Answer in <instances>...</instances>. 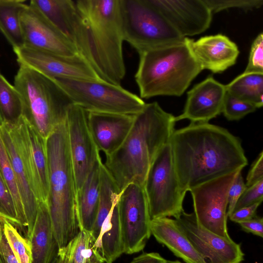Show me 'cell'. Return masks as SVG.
I'll return each instance as SVG.
<instances>
[{
    "mask_svg": "<svg viewBox=\"0 0 263 263\" xmlns=\"http://www.w3.org/2000/svg\"><path fill=\"white\" fill-rule=\"evenodd\" d=\"M170 142L179 181L186 192L248 164L239 138L209 122H191L175 129Z\"/></svg>",
    "mask_w": 263,
    "mask_h": 263,
    "instance_id": "1",
    "label": "cell"
},
{
    "mask_svg": "<svg viewBox=\"0 0 263 263\" xmlns=\"http://www.w3.org/2000/svg\"><path fill=\"white\" fill-rule=\"evenodd\" d=\"M175 117L158 102L146 103L136 115L133 126L121 146L103 163L119 193L129 184L143 185L156 157L170 142Z\"/></svg>",
    "mask_w": 263,
    "mask_h": 263,
    "instance_id": "2",
    "label": "cell"
},
{
    "mask_svg": "<svg viewBox=\"0 0 263 263\" xmlns=\"http://www.w3.org/2000/svg\"><path fill=\"white\" fill-rule=\"evenodd\" d=\"M74 3L83 28V57L101 80L121 85L126 73L121 0H77Z\"/></svg>",
    "mask_w": 263,
    "mask_h": 263,
    "instance_id": "3",
    "label": "cell"
},
{
    "mask_svg": "<svg viewBox=\"0 0 263 263\" xmlns=\"http://www.w3.org/2000/svg\"><path fill=\"white\" fill-rule=\"evenodd\" d=\"M49 163L47 204L53 235L59 250L78 234L76 188L66 125V118L47 138Z\"/></svg>",
    "mask_w": 263,
    "mask_h": 263,
    "instance_id": "4",
    "label": "cell"
},
{
    "mask_svg": "<svg viewBox=\"0 0 263 263\" xmlns=\"http://www.w3.org/2000/svg\"><path fill=\"white\" fill-rule=\"evenodd\" d=\"M135 78L140 97L182 96L203 70L183 40L146 50L139 54Z\"/></svg>",
    "mask_w": 263,
    "mask_h": 263,
    "instance_id": "5",
    "label": "cell"
},
{
    "mask_svg": "<svg viewBox=\"0 0 263 263\" xmlns=\"http://www.w3.org/2000/svg\"><path fill=\"white\" fill-rule=\"evenodd\" d=\"M14 87L21 96L23 114L47 139L66 118L71 100L54 79L28 67L19 65Z\"/></svg>",
    "mask_w": 263,
    "mask_h": 263,
    "instance_id": "6",
    "label": "cell"
},
{
    "mask_svg": "<svg viewBox=\"0 0 263 263\" xmlns=\"http://www.w3.org/2000/svg\"><path fill=\"white\" fill-rule=\"evenodd\" d=\"M124 41L138 54L183 40L148 0H121Z\"/></svg>",
    "mask_w": 263,
    "mask_h": 263,
    "instance_id": "7",
    "label": "cell"
},
{
    "mask_svg": "<svg viewBox=\"0 0 263 263\" xmlns=\"http://www.w3.org/2000/svg\"><path fill=\"white\" fill-rule=\"evenodd\" d=\"M73 104L86 112L136 115L146 103L121 85L102 80L54 79Z\"/></svg>",
    "mask_w": 263,
    "mask_h": 263,
    "instance_id": "8",
    "label": "cell"
},
{
    "mask_svg": "<svg viewBox=\"0 0 263 263\" xmlns=\"http://www.w3.org/2000/svg\"><path fill=\"white\" fill-rule=\"evenodd\" d=\"M152 219L178 217L183 210L186 193L181 187L175 168L170 142L153 162L143 184Z\"/></svg>",
    "mask_w": 263,
    "mask_h": 263,
    "instance_id": "9",
    "label": "cell"
},
{
    "mask_svg": "<svg viewBox=\"0 0 263 263\" xmlns=\"http://www.w3.org/2000/svg\"><path fill=\"white\" fill-rule=\"evenodd\" d=\"M117 204L124 253L139 252L151 235V218L143 185L128 184L119 193Z\"/></svg>",
    "mask_w": 263,
    "mask_h": 263,
    "instance_id": "10",
    "label": "cell"
},
{
    "mask_svg": "<svg viewBox=\"0 0 263 263\" xmlns=\"http://www.w3.org/2000/svg\"><path fill=\"white\" fill-rule=\"evenodd\" d=\"M239 170L203 183L192 189L194 214L198 224L231 240L227 229L228 193Z\"/></svg>",
    "mask_w": 263,
    "mask_h": 263,
    "instance_id": "11",
    "label": "cell"
},
{
    "mask_svg": "<svg viewBox=\"0 0 263 263\" xmlns=\"http://www.w3.org/2000/svg\"><path fill=\"white\" fill-rule=\"evenodd\" d=\"M23 158L30 184L39 204L47 202L49 192V163L47 139L38 132L24 114L15 120Z\"/></svg>",
    "mask_w": 263,
    "mask_h": 263,
    "instance_id": "12",
    "label": "cell"
},
{
    "mask_svg": "<svg viewBox=\"0 0 263 263\" xmlns=\"http://www.w3.org/2000/svg\"><path fill=\"white\" fill-rule=\"evenodd\" d=\"M66 125L77 192L83 184L100 154L89 130L85 110L71 104L67 109Z\"/></svg>",
    "mask_w": 263,
    "mask_h": 263,
    "instance_id": "13",
    "label": "cell"
},
{
    "mask_svg": "<svg viewBox=\"0 0 263 263\" xmlns=\"http://www.w3.org/2000/svg\"><path fill=\"white\" fill-rule=\"evenodd\" d=\"M13 50L19 65L51 78L101 80L88 62L79 53L67 56L25 46Z\"/></svg>",
    "mask_w": 263,
    "mask_h": 263,
    "instance_id": "14",
    "label": "cell"
},
{
    "mask_svg": "<svg viewBox=\"0 0 263 263\" xmlns=\"http://www.w3.org/2000/svg\"><path fill=\"white\" fill-rule=\"evenodd\" d=\"M175 219L206 263H240L243 260L244 254L239 244L199 226L194 212L183 211Z\"/></svg>",
    "mask_w": 263,
    "mask_h": 263,
    "instance_id": "15",
    "label": "cell"
},
{
    "mask_svg": "<svg viewBox=\"0 0 263 263\" xmlns=\"http://www.w3.org/2000/svg\"><path fill=\"white\" fill-rule=\"evenodd\" d=\"M20 21L24 46L67 56L79 53L75 45L32 5L24 7Z\"/></svg>",
    "mask_w": 263,
    "mask_h": 263,
    "instance_id": "16",
    "label": "cell"
},
{
    "mask_svg": "<svg viewBox=\"0 0 263 263\" xmlns=\"http://www.w3.org/2000/svg\"><path fill=\"white\" fill-rule=\"evenodd\" d=\"M183 37L210 27L212 13L203 0H148Z\"/></svg>",
    "mask_w": 263,
    "mask_h": 263,
    "instance_id": "17",
    "label": "cell"
},
{
    "mask_svg": "<svg viewBox=\"0 0 263 263\" xmlns=\"http://www.w3.org/2000/svg\"><path fill=\"white\" fill-rule=\"evenodd\" d=\"M0 133L16 180L27 221V238L28 239L31 235L36 220L38 203L30 184L22 152L19 133L15 121L4 120L0 125Z\"/></svg>",
    "mask_w": 263,
    "mask_h": 263,
    "instance_id": "18",
    "label": "cell"
},
{
    "mask_svg": "<svg viewBox=\"0 0 263 263\" xmlns=\"http://www.w3.org/2000/svg\"><path fill=\"white\" fill-rule=\"evenodd\" d=\"M226 86L212 77L196 84L187 92V99L176 122L187 119L192 123L209 122L222 113Z\"/></svg>",
    "mask_w": 263,
    "mask_h": 263,
    "instance_id": "19",
    "label": "cell"
},
{
    "mask_svg": "<svg viewBox=\"0 0 263 263\" xmlns=\"http://www.w3.org/2000/svg\"><path fill=\"white\" fill-rule=\"evenodd\" d=\"M88 125L95 143L106 157L123 144L135 121L136 115L86 112Z\"/></svg>",
    "mask_w": 263,
    "mask_h": 263,
    "instance_id": "20",
    "label": "cell"
},
{
    "mask_svg": "<svg viewBox=\"0 0 263 263\" xmlns=\"http://www.w3.org/2000/svg\"><path fill=\"white\" fill-rule=\"evenodd\" d=\"M187 42L202 70L215 73L234 65L239 53L237 45L221 34L202 36L196 41L187 37Z\"/></svg>",
    "mask_w": 263,
    "mask_h": 263,
    "instance_id": "21",
    "label": "cell"
},
{
    "mask_svg": "<svg viewBox=\"0 0 263 263\" xmlns=\"http://www.w3.org/2000/svg\"><path fill=\"white\" fill-rule=\"evenodd\" d=\"M151 234L166 246L175 255L187 263H206L175 219L163 217L151 220Z\"/></svg>",
    "mask_w": 263,
    "mask_h": 263,
    "instance_id": "22",
    "label": "cell"
},
{
    "mask_svg": "<svg viewBox=\"0 0 263 263\" xmlns=\"http://www.w3.org/2000/svg\"><path fill=\"white\" fill-rule=\"evenodd\" d=\"M102 162L100 156L81 187L76 192V211L79 229L90 233L99 207Z\"/></svg>",
    "mask_w": 263,
    "mask_h": 263,
    "instance_id": "23",
    "label": "cell"
},
{
    "mask_svg": "<svg viewBox=\"0 0 263 263\" xmlns=\"http://www.w3.org/2000/svg\"><path fill=\"white\" fill-rule=\"evenodd\" d=\"M30 4L74 44L81 27L74 1L31 0Z\"/></svg>",
    "mask_w": 263,
    "mask_h": 263,
    "instance_id": "24",
    "label": "cell"
},
{
    "mask_svg": "<svg viewBox=\"0 0 263 263\" xmlns=\"http://www.w3.org/2000/svg\"><path fill=\"white\" fill-rule=\"evenodd\" d=\"M29 241L31 244V263H51L59 248L54 238L47 202H41L33 229Z\"/></svg>",
    "mask_w": 263,
    "mask_h": 263,
    "instance_id": "25",
    "label": "cell"
},
{
    "mask_svg": "<svg viewBox=\"0 0 263 263\" xmlns=\"http://www.w3.org/2000/svg\"><path fill=\"white\" fill-rule=\"evenodd\" d=\"M26 5L24 1L0 0V31L13 50L24 46L20 14Z\"/></svg>",
    "mask_w": 263,
    "mask_h": 263,
    "instance_id": "26",
    "label": "cell"
},
{
    "mask_svg": "<svg viewBox=\"0 0 263 263\" xmlns=\"http://www.w3.org/2000/svg\"><path fill=\"white\" fill-rule=\"evenodd\" d=\"M231 95L254 105L257 108L263 105V73L243 72L225 85Z\"/></svg>",
    "mask_w": 263,
    "mask_h": 263,
    "instance_id": "27",
    "label": "cell"
},
{
    "mask_svg": "<svg viewBox=\"0 0 263 263\" xmlns=\"http://www.w3.org/2000/svg\"><path fill=\"white\" fill-rule=\"evenodd\" d=\"M0 171L10 193L15 206L17 219L20 222L22 230L25 232L24 228H25L27 232V221L16 180L8 152L1 133Z\"/></svg>",
    "mask_w": 263,
    "mask_h": 263,
    "instance_id": "28",
    "label": "cell"
},
{
    "mask_svg": "<svg viewBox=\"0 0 263 263\" xmlns=\"http://www.w3.org/2000/svg\"><path fill=\"white\" fill-rule=\"evenodd\" d=\"M19 92L0 73V111L4 120L13 121L23 114Z\"/></svg>",
    "mask_w": 263,
    "mask_h": 263,
    "instance_id": "29",
    "label": "cell"
},
{
    "mask_svg": "<svg viewBox=\"0 0 263 263\" xmlns=\"http://www.w3.org/2000/svg\"><path fill=\"white\" fill-rule=\"evenodd\" d=\"M3 233L18 263H31L32 253L30 241L6 220L1 221Z\"/></svg>",
    "mask_w": 263,
    "mask_h": 263,
    "instance_id": "30",
    "label": "cell"
},
{
    "mask_svg": "<svg viewBox=\"0 0 263 263\" xmlns=\"http://www.w3.org/2000/svg\"><path fill=\"white\" fill-rule=\"evenodd\" d=\"M69 245V263H88L98 252L94 248L90 233L85 230H80Z\"/></svg>",
    "mask_w": 263,
    "mask_h": 263,
    "instance_id": "31",
    "label": "cell"
},
{
    "mask_svg": "<svg viewBox=\"0 0 263 263\" xmlns=\"http://www.w3.org/2000/svg\"><path fill=\"white\" fill-rule=\"evenodd\" d=\"M256 109L252 104L238 99L227 92L222 113L228 120L235 121L255 111Z\"/></svg>",
    "mask_w": 263,
    "mask_h": 263,
    "instance_id": "32",
    "label": "cell"
},
{
    "mask_svg": "<svg viewBox=\"0 0 263 263\" xmlns=\"http://www.w3.org/2000/svg\"><path fill=\"white\" fill-rule=\"evenodd\" d=\"M1 221L6 220L16 228L22 230L9 190L0 171Z\"/></svg>",
    "mask_w": 263,
    "mask_h": 263,
    "instance_id": "33",
    "label": "cell"
},
{
    "mask_svg": "<svg viewBox=\"0 0 263 263\" xmlns=\"http://www.w3.org/2000/svg\"><path fill=\"white\" fill-rule=\"evenodd\" d=\"M212 13L231 8H237L246 10L260 8L262 0H203Z\"/></svg>",
    "mask_w": 263,
    "mask_h": 263,
    "instance_id": "34",
    "label": "cell"
},
{
    "mask_svg": "<svg viewBox=\"0 0 263 263\" xmlns=\"http://www.w3.org/2000/svg\"><path fill=\"white\" fill-rule=\"evenodd\" d=\"M244 72L263 73V33H260L253 42L248 63Z\"/></svg>",
    "mask_w": 263,
    "mask_h": 263,
    "instance_id": "35",
    "label": "cell"
},
{
    "mask_svg": "<svg viewBox=\"0 0 263 263\" xmlns=\"http://www.w3.org/2000/svg\"><path fill=\"white\" fill-rule=\"evenodd\" d=\"M262 199L263 179L246 188L238 199L233 212L256 203H261Z\"/></svg>",
    "mask_w": 263,
    "mask_h": 263,
    "instance_id": "36",
    "label": "cell"
},
{
    "mask_svg": "<svg viewBox=\"0 0 263 263\" xmlns=\"http://www.w3.org/2000/svg\"><path fill=\"white\" fill-rule=\"evenodd\" d=\"M241 172L240 171L237 173L229 191L227 210L228 217L233 213L238 199L247 188Z\"/></svg>",
    "mask_w": 263,
    "mask_h": 263,
    "instance_id": "37",
    "label": "cell"
},
{
    "mask_svg": "<svg viewBox=\"0 0 263 263\" xmlns=\"http://www.w3.org/2000/svg\"><path fill=\"white\" fill-rule=\"evenodd\" d=\"M263 179V152L259 154L251 166L246 178V185L249 187Z\"/></svg>",
    "mask_w": 263,
    "mask_h": 263,
    "instance_id": "38",
    "label": "cell"
},
{
    "mask_svg": "<svg viewBox=\"0 0 263 263\" xmlns=\"http://www.w3.org/2000/svg\"><path fill=\"white\" fill-rule=\"evenodd\" d=\"M260 203H256L234 211L229 218L232 221L238 223L249 220L256 216L257 209Z\"/></svg>",
    "mask_w": 263,
    "mask_h": 263,
    "instance_id": "39",
    "label": "cell"
},
{
    "mask_svg": "<svg viewBox=\"0 0 263 263\" xmlns=\"http://www.w3.org/2000/svg\"><path fill=\"white\" fill-rule=\"evenodd\" d=\"M246 232L251 233L255 235L263 236V219L255 216L252 219L239 223Z\"/></svg>",
    "mask_w": 263,
    "mask_h": 263,
    "instance_id": "40",
    "label": "cell"
},
{
    "mask_svg": "<svg viewBox=\"0 0 263 263\" xmlns=\"http://www.w3.org/2000/svg\"><path fill=\"white\" fill-rule=\"evenodd\" d=\"M0 257L3 263H18L4 233L0 242Z\"/></svg>",
    "mask_w": 263,
    "mask_h": 263,
    "instance_id": "41",
    "label": "cell"
},
{
    "mask_svg": "<svg viewBox=\"0 0 263 263\" xmlns=\"http://www.w3.org/2000/svg\"><path fill=\"white\" fill-rule=\"evenodd\" d=\"M165 260L158 253H143L134 258L129 263H163Z\"/></svg>",
    "mask_w": 263,
    "mask_h": 263,
    "instance_id": "42",
    "label": "cell"
},
{
    "mask_svg": "<svg viewBox=\"0 0 263 263\" xmlns=\"http://www.w3.org/2000/svg\"><path fill=\"white\" fill-rule=\"evenodd\" d=\"M70 248L69 244L65 248L59 250L58 263H69Z\"/></svg>",
    "mask_w": 263,
    "mask_h": 263,
    "instance_id": "43",
    "label": "cell"
},
{
    "mask_svg": "<svg viewBox=\"0 0 263 263\" xmlns=\"http://www.w3.org/2000/svg\"><path fill=\"white\" fill-rule=\"evenodd\" d=\"M102 258L98 252L95 253L91 257L88 263H104Z\"/></svg>",
    "mask_w": 263,
    "mask_h": 263,
    "instance_id": "44",
    "label": "cell"
},
{
    "mask_svg": "<svg viewBox=\"0 0 263 263\" xmlns=\"http://www.w3.org/2000/svg\"><path fill=\"white\" fill-rule=\"evenodd\" d=\"M3 234V225H2L1 221H0V242H1V240L2 239Z\"/></svg>",
    "mask_w": 263,
    "mask_h": 263,
    "instance_id": "45",
    "label": "cell"
},
{
    "mask_svg": "<svg viewBox=\"0 0 263 263\" xmlns=\"http://www.w3.org/2000/svg\"><path fill=\"white\" fill-rule=\"evenodd\" d=\"M59 257L58 255L53 259L51 263H58Z\"/></svg>",
    "mask_w": 263,
    "mask_h": 263,
    "instance_id": "46",
    "label": "cell"
},
{
    "mask_svg": "<svg viewBox=\"0 0 263 263\" xmlns=\"http://www.w3.org/2000/svg\"><path fill=\"white\" fill-rule=\"evenodd\" d=\"M163 263H181V262L176 260V261H172V260H167L165 259Z\"/></svg>",
    "mask_w": 263,
    "mask_h": 263,
    "instance_id": "47",
    "label": "cell"
},
{
    "mask_svg": "<svg viewBox=\"0 0 263 263\" xmlns=\"http://www.w3.org/2000/svg\"><path fill=\"white\" fill-rule=\"evenodd\" d=\"M4 119L0 111V125L3 123Z\"/></svg>",
    "mask_w": 263,
    "mask_h": 263,
    "instance_id": "48",
    "label": "cell"
},
{
    "mask_svg": "<svg viewBox=\"0 0 263 263\" xmlns=\"http://www.w3.org/2000/svg\"><path fill=\"white\" fill-rule=\"evenodd\" d=\"M0 263H3L2 260L1 258V257H0Z\"/></svg>",
    "mask_w": 263,
    "mask_h": 263,
    "instance_id": "49",
    "label": "cell"
},
{
    "mask_svg": "<svg viewBox=\"0 0 263 263\" xmlns=\"http://www.w3.org/2000/svg\"><path fill=\"white\" fill-rule=\"evenodd\" d=\"M0 220H1V217H0Z\"/></svg>",
    "mask_w": 263,
    "mask_h": 263,
    "instance_id": "50",
    "label": "cell"
},
{
    "mask_svg": "<svg viewBox=\"0 0 263 263\" xmlns=\"http://www.w3.org/2000/svg\"></svg>",
    "mask_w": 263,
    "mask_h": 263,
    "instance_id": "51",
    "label": "cell"
}]
</instances>
